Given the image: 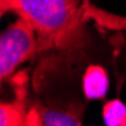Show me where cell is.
I'll use <instances>...</instances> for the list:
<instances>
[{"label":"cell","mask_w":126,"mask_h":126,"mask_svg":"<svg viewBox=\"0 0 126 126\" xmlns=\"http://www.w3.org/2000/svg\"><path fill=\"white\" fill-rule=\"evenodd\" d=\"M110 80L107 71L99 65H92L87 68L83 77V92L89 99H101L108 92Z\"/></svg>","instance_id":"obj_4"},{"label":"cell","mask_w":126,"mask_h":126,"mask_svg":"<svg viewBox=\"0 0 126 126\" xmlns=\"http://www.w3.org/2000/svg\"><path fill=\"white\" fill-rule=\"evenodd\" d=\"M0 11L33 26L42 51L74 54L87 45L89 0H0Z\"/></svg>","instance_id":"obj_1"},{"label":"cell","mask_w":126,"mask_h":126,"mask_svg":"<svg viewBox=\"0 0 126 126\" xmlns=\"http://www.w3.org/2000/svg\"><path fill=\"white\" fill-rule=\"evenodd\" d=\"M42 53L36 30L29 21L20 18L9 24L0 36V78L11 80L21 63Z\"/></svg>","instance_id":"obj_2"},{"label":"cell","mask_w":126,"mask_h":126,"mask_svg":"<svg viewBox=\"0 0 126 126\" xmlns=\"http://www.w3.org/2000/svg\"><path fill=\"white\" fill-rule=\"evenodd\" d=\"M15 99L0 105V126H27L30 108L27 107V75L20 72L11 78Z\"/></svg>","instance_id":"obj_3"},{"label":"cell","mask_w":126,"mask_h":126,"mask_svg":"<svg viewBox=\"0 0 126 126\" xmlns=\"http://www.w3.org/2000/svg\"><path fill=\"white\" fill-rule=\"evenodd\" d=\"M38 110L41 126H83L78 116L72 111L44 107H38Z\"/></svg>","instance_id":"obj_5"},{"label":"cell","mask_w":126,"mask_h":126,"mask_svg":"<svg viewBox=\"0 0 126 126\" xmlns=\"http://www.w3.org/2000/svg\"><path fill=\"white\" fill-rule=\"evenodd\" d=\"M105 126H126V105L119 101H110L102 108Z\"/></svg>","instance_id":"obj_6"}]
</instances>
